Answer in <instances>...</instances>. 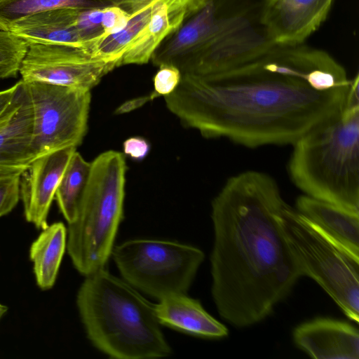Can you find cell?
<instances>
[{"mask_svg": "<svg viewBox=\"0 0 359 359\" xmlns=\"http://www.w3.org/2000/svg\"><path fill=\"white\" fill-rule=\"evenodd\" d=\"M76 147H67L35 158L21 174L20 198L26 220L37 229L48 224V215L65 170Z\"/></svg>", "mask_w": 359, "mask_h": 359, "instance_id": "obj_12", "label": "cell"}, {"mask_svg": "<svg viewBox=\"0 0 359 359\" xmlns=\"http://www.w3.org/2000/svg\"><path fill=\"white\" fill-rule=\"evenodd\" d=\"M28 46L10 31L0 29V80L18 76Z\"/></svg>", "mask_w": 359, "mask_h": 359, "instance_id": "obj_23", "label": "cell"}, {"mask_svg": "<svg viewBox=\"0 0 359 359\" xmlns=\"http://www.w3.org/2000/svg\"><path fill=\"white\" fill-rule=\"evenodd\" d=\"M351 83L327 51L275 43L222 72L183 74L164 98L172 114L203 137L255 148L292 144L342 107Z\"/></svg>", "mask_w": 359, "mask_h": 359, "instance_id": "obj_1", "label": "cell"}, {"mask_svg": "<svg viewBox=\"0 0 359 359\" xmlns=\"http://www.w3.org/2000/svg\"><path fill=\"white\" fill-rule=\"evenodd\" d=\"M267 0H202L153 53L159 67L205 76L249 62L275 43L264 15Z\"/></svg>", "mask_w": 359, "mask_h": 359, "instance_id": "obj_3", "label": "cell"}, {"mask_svg": "<svg viewBox=\"0 0 359 359\" xmlns=\"http://www.w3.org/2000/svg\"><path fill=\"white\" fill-rule=\"evenodd\" d=\"M285 203L275 180L255 170L230 177L212 202V295L233 326L263 320L302 276L279 222Z\"/></svg>", "mask_w": 359, "mask_h": 359, "instance_id": "obj_2", "label": "cell"}, {"mask_svg": "<svg viewBox=\"0 0 359 359\" xmlns=\"http://www.w3.org/2000/svg\"><path fill=\"white\" fill-rule=\"evenodd\" d=\"M88 181L75 219L67 228L73 265L86 276L104 268L123 216L126 164L123 154L107 151L90 163Z\"/></svg>", "mask_w": 359, "mask_h": 359, "instance_id": "obj_6", "label": "cell"}, {"mask_svg": "<svg viewBox=\"0 0 359 359\" xmlns=\"http://www.w3.org/2000/svg\"><path fill=\"white\" fill-rule=\"evenodd\" d=\"M158 67L154 77V91L150 95L151 100L170 94L179 84L182 76L180 71L172 65H163Z\"/></svg>", "mask_w": 359, "mask_h": 359, "instance_id": "obj_25", "label": "cell"}, {"mask_svg": "<svg viewBox=\"0 0 359 359\" xmlns=\"http://www.w3.org/2000/svg\"><path fill=\"white\" fill-rule=\"evenodd\" d=\"M279 222L302 271L316 280L351 320H359V259L286 202Z\"/></svg>", "mask_w": 359, "mask_h": 359, "instance_id": "obj_7", "label": "cell"}, {"mask_svg": "<svg viewBox=\"0 0 359 359\" xmlns=\"http://www.w3.org/2000/svg\"><path fill=\"white\" fill-rule=\"evenodd\" d=\"M296 206L325 234L359 259V213L307 195L298 197Z\"/></svg>", "mask_w": 359, "mask_h": 359, "instance_id": "obj_18", "label": "cell"}, {"mask_svg": "<svg viewBox=\"0 0 359 359\" xmlns=\"http://www.w3.org/2000/svg\"><path fill=\"white\" fill-rule=\"evenodd\" d=\"M161 0H142L118 32L99 40L93 48V57L107 61L121 59L133 41L147 25Z\"/></svg>", "mask_w": 359, "mask_h": 359, "instance_id": "obj_21", "label": "cell"}, {"mask_svg": "<svg viewBox=\"0 0 359 359\" xmlns=\"http://www.w3.org/2000/svg\"><path fill=\"white\" fill-rule=\"evenodd\" d=\"M91 164L75 151L72 156L55 194L58 208L68 224L76 217L86 187Z\"/></svg>", "mask_w": 359, "mask_h": 359, "instance_id": "obj_22", "label": "cell"}, {"mask_svg": "<svg viewBox=\"0 0 359 359\" xmlns=\"http://www.w3.org/2000/svg\"><path fill=\"white\" fill-rule=\"evenodd\" d=\"M154 304L160 323L194 336L219 339L227 336V328L202 306L199 301L186 294L167 296Z\"/></svg>", "mask_w": 359, "mask_h": 359, "instance_id": "obj_17", "label": "cell"}, {"mask_svg": "<svg viewBox=\"0 0 359 359\" xmlns=\"http://www.w3.org/2000/svg\"><path fill=\"white\" fill-rule=\"evenodd\" d=\"M16 86L12 100L0 115V176L21 175L35 159L29 90L22 79Z\"/></svg>", "mask_w": 359, "mask_h": 359, "instance_id": "obj_11", "label": "cell"}, {"mask_svg": "<svg viewBox=\"0 0 359 359\" xmlns=\"http://www.w3.org/2000/svg\"><path fill=\"white\" fill-rule=\"evenodd\" d=\"M359 76L342 107L300 137L288 171L305 195L359 213Z\"/></svg>", "mask_w": 359, "mask_h": 359, "instance_id": "obj_4", "label": "cell"}, {"mask_svg": "<svg viewBox=\"0 0 359 359\" xmlns=\"http://www.w3.org/2000/svg\"><path fill=\"white\" fill-rule=\"evenodd\" d=\"M135 0H0V29L8 31L18 20L60 8L87 10L113 6L127 7Z\"/></svg>", "mask_w": 359, "mask_h": 359, "instance_id": "obj_20", "label": "cell"}, {"mask_svg": "<svg viewBox=\"0 0 359 359\" xmlns=\"http://www.w3.org/2000/svg\"><path fill=\"white\" fill-rule=\"evenodd\" d=\"M202 0H161L149 21L121 59L120 65H143L158 45Z\"/></svg>", "mask_w": 359, "mask_h": 359, "instance_id": "obj_15", "label": "cell"}, {"mask_svg": "<svg viewBox=\"0 0 359 359\" xmlns=\"http://www.w3.org/2000/svg\"><path fill=\"white\" fill-rule=\"evenodd\" d=\"M16 83L13 86L0 91V115L10 103L16 89Z\"/></svg>", "mask_w": 359, "mask_h": 359, "instance_id": "obj_28", "label": "cell"}, {"mask_svg": "<svg viewBox=\"0 0 359 359\" xmlns=\"http://www.w3.org/2000/svg\"><path fill=\"white\" fill-rule=\"evenodd\" d=\"M20 174L0 176V217L11 212L20 198Z\"/></svg>", "mask_w": 359, "mask_h": 359, "instance_id": "obj_24", "label": "cell"}, {"mask_svg": "<svg viewBox=\"0 0 359 359\" xmlns=\"http://www.w3.org/2000/svg\"><path fill=\"white\" fill-rule=\"evenodd\" d=\"M123 152L134 160L141 161L148 154L149 144L140 137H132L123 142Z\"/></svg>", "mask_w": 359, "mask_h": 359, "instance_id": "obj_26", "label": "cell"}, {"mask_svg": "<svg viewBox=\"0 0 359 359\" xmlns=\"http://www.w3.org/2000/svg\"><path fill=\"white\" fill-rule=\"evenodd\" d=\"M8 308L6 306L0 303V320L3 316L6 313Z\"/></svg>", "mask_w": 359, "mask_h": 359, "instance_id": "obj_29", "label": "cell"}, {"mask_svg": "<svg viewBox=\"0 0 359 359\" xmlns=\"http://www.w3.org/2000/svg\"><path fill=\"white\" fill-rule=\"evenodd\" d=\"M77 9L60 8L36 13L13 23L9 30L31 43L65 44L89 48L76 25Z\"/></svg>", "mask_w": 359, "mask_h": 359, "instance_id": "obj_16", "label": "cell"}, {"mask_svg": "<svg viewBox=\"0 0 359 359\" xmlns=\"http://www.w3.org/2000/svg\"><path fill=\"white\" fill-rule=\"evenodd\" d=\"M26 84L33 110L35 158L81 144L88 128L90 90L41 82Z\"/></svg>", "mask_w": 359, "mask_h": 359, "instance_id": "obj_9", "label": "cell"}, {"mask_svg": "<svg viewBox=\"0 0 359 359\" xmlns=\"http://www.w3.org/2000/svg\"><path fill=\"white\" fill-rule=\"evenodd\" d=\"M67 229L62 222L48 225L32 243L29 257L37 285L47 290L54 285L67 248Z\"/></svg>", "mask_w": 359, "mask_h": 359, "instance_id": "obj_19", "label": "cell"}, {"mask_svg": "<svg viewBox=\"0 0 359 359\" xmlns=\"http://www.w3.org/2000/svg\"><path fill=\"white\" fill-rule=\"evenodd\" d=\"M117 67L118 61L95 58L88 47L31 43L19 74L25 83L41 82L90 90Z\"/></svg>", "mask_w": 359, "mask_h": 359, "instance_id": "obj_10", "label": "cell"}, {"mask_svg": "<svg viewBox=\"0 0 359 359\" xmlns=\"http://www.w3.org/2000/svg\"><path fill=\"white\" fill-rule=\"evenodd\" d=\"M76 306L88 338L108 356L147 359L170 354L154 305L104 268L86 276Z\"/></svg>", "mask_w": 359, "mask_h": 359, "instance_id": "obj_5", "label": "cell"}, {"mask_svg": "<svg viewBox=\"0 0 359 359\" xmlns=\"http://www.w3.org/2000/svg\"><path fill=\"white\" fill-rule=\"evenodd\" d=\"M151 100L150 95L144 97H140L129 100L120 106L116 111V114L128 112L134 109L138 108L145 102Z\"/></svg>", "mask_w": 359, "mask_h": 359, "instance_id": "obj_27", "label": "cell"}, {"mask_svg": "<svg viewBox=\"0 0 359 359\" xmlns=\"http://www.w3.org/2000/svg\"><path fill=\"white\" fill-rule=\"evenodd\" d=\"M111 255L126 282L158 300L186 294L204 259L196 247L156 239L125 241Z\"/></svg>", "mask_w": 359, "mask_h": 359, "instance_id": "obj_8", "label": "cell"}, {"mask_svg": "<svg viewBox=\"0 0 359 359\" xmlns=\"http://www.w3.org/2000/svg\"><path fill=\"white\" fill-rule=\"evenodd\" d=\"M293 337L296 345L313 358H359L358 330L344 321L316 318L297 326Z\"/></svg>", "mask_w": 359, "mask_h": 359, "instance_id": "obj_14", "label": "cell"}, {"mask_svg": "<svg viewBox=\"0 0 359 359\" xmlns=\"http://www.w3.org/2000/svg\"><path fill=\"white\" fill-rule=\"evenodd\" d=\"M334 0H267L264 20L276 44L304 43L326 20Z\"/></svg>", "mask_w": 359, "mask_h": 359, "instance_id": "obj_13", "label": "cell"}]
</instances>
